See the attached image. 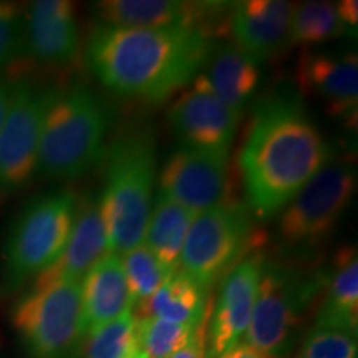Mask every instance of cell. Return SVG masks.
Here are the masks:
<instances>
[{
    "label": "cell",
    "mask_w": 358,
    "mask_h": 358,
    "mask_svg": "<svg viewBox=\"0 0 358 358\" xmlns=\"http://www.w3.org/2000/svg\"><path fill=\"white\" fill-rule=\"evenodd\" d=\"M330 159L332 148L299 92L277 88L254 108L237 156L249 213L275 217Z\"/></svg>",
    "instance_id": "1"
},
{
    "label": "cell",
    "mask_w": 358,
    "mask_h": 358,
    "mask_svg": "<svg viewBox=\"0 0 358 358\" xmlns=\"http://www.w3.org/2000/svg\"><path fill=\"white\" fill-rule=\"evenodd\" d=\"M201 29H123L98 24L87 43L88 69L103 87L133 100L161 103L189 87L211 55Z\"/></svg>",
    "instance_id": "2"
},
{
    "label": "cell",
    "mask_w": 358,
    "mask_h": 358,
    "mask_svg": "<svg viewBox=\"0 0 358 358\" xmlns=\"http://www.w3.org/2000/svg\"><path fill=\"white\" fill-rule=\"evenodd\" d=\"M100 211L111 252L122 254L145 239L153 206L156 143L146 128L124 129L106 146Z\"/></svg>",
    "instance_id": "3"
},
{
    "label": "cell",
    "mask_w": 358,
    "mask_h": 358,
    "mask_svg": "<svg viewBox=\"0 0 358 358\" xmlns=\"http://www.w3.org/2000/svg\"><path fill=\"white\" fill-rule=\"evenodd\" d=\"M110 111L100 95L83 83L57 88L45 116L37 173L53 181H73L101 163L106 151Z\"/></svg>",
    "instance_id": "4"
},
{
    "label": "cell",
    "mask_w": 358,
    "mask_h": 358,
    "mask_svg": "<svg viewBox=\"0 0 358 358\" xmlns=\"http://www.w3.org/2000/svg\"><path fill=\"white\" fill-rule=\"evenodd\" d=\"M329 275L330 268H302L266 257L245 343L267 358H287Z\"/></svg>",
    "instance_id": "5"
},
{
    "label": "cell",
    "mask_w": 358,
    "mask_h": 358,
    "mask_svg": "<svg viewBox=\"0 0 358 358\" xmlns=\"http://www.w3.org/2000/svg\"><path fill=\"white\" fill-rule=\"evenodd\" d=\"M77 196L55 189L35 196L22 206L8 227L2 248V271L8 287H17L62 256L73 227Z\"/></svg>",
    "instance_id": "6"
},
{
    "label": "cell",
    "mask_w": 358,
    "mask_h": 358,
    "mask_svg": "<svg viewBox=\"0 0 358 358\" xmlns=\"http://www.w3.org/2000/svg\"><path fill=\"white\" fill-rule=\"evenodd\" d=\"M357 191V169L335 161L313 176L277 214V243L284 256L306 261L329 243Z\"/></svg>",
    "instance_id": "7"
},
{
    "label": "cell",
    "mask_w": 358,
    "mask_h": 358,
    "mask_svg": "<svg viewBox=\"0 0 358 358\" xmlns=\"http://www.w3.org/2000/svg\"><path fill=\"white\" fill-rule=\"evenodd\" d=\"M256 243L248 206L226 198L196 214L182 245L179 271L209 290L248 256Z\"/></svg>",
    "instance_id": "8"
},
{
    "label": "cell",
    "mask_w": 358,
    "mask_h": 358,
    "mask_svg": "<svg viewBox=\"0 0 358 358\" xmlns=\"http://www.w3.org/2000/svg\"><path fill=\"white\" fill-rule=\"evenodd\" d=\"M80 282L34 284L15 303L12 325L30 358H70L82 342Z\"/></svg>",
    "instance_id": "9"
},
{
    "label": "cell",
    "mask_w": 358,
    "mask_h": 358,
    "mask_svg": "<svg viewBox=\"0 0 358 358\" xmlns=\"http://www.w3.org/2000/svg\"><path fill=\"white\" fill-rule=\"evenodd\" d=\"M57 87L15 80L12 101L0 128V189L17 191L37 173L45 116Z\"/></svg>",
    "instance_id": "10"
},
{
    "label": "cell",
    "mask_w": 358,
    "mask_h": 358,
    "mask_svg": "<svg viewBox=\"0 0 358 358\" xmlns=\"http://www.w3.org/2000/svg\"><path fill=\"white\" fill-rule=\"evenodd\" d=\"M229 153L179 145L159 173V194L199 214L226 199Z\"/></svg>",
    "instance_id": "11"
},
{
    "label": "cell",
    "mask_w": 358,
    "mask_h": 358,
    "mask_svg": "<svg viewBox=\"0 0 358 358\" xmlns=\"http://www.w3.org/2000/svg\"><path fill=\"white\" fill-rule=\"evenodd\" d=\"M231 3L182 0H101L92 10L103 25L123 29H201L216 37L227 27Z\"/></svg>",
    "instance_id": "12"
},
{
    "label": "cell",
    "mask_w": 358,
    "mask_h": 358,
    "mask_svg": "<svg viewBox=\"0 0 358 358\" xmlns=\"http://www.w3.org/2000/svg\"><path fill=\"white\" fill-rule=\"evenodd\" d=\"M241 115L209 87L203 71L173 103L168 122L181 145L229 153Z\"/></svg>",
    "instance_id": "13"
},
{
    "label": "cell",
    "mask_w": 358,
    "mask_h": 358,
    "mask_svg": "<svg viewBox=\"0 0 358 358\" xmlns=\"http://www.w3.org/2000/svg\"><path fill=\"white\" fill-rule=\"evenodd\" d=\"M266 256L261 250L248 254L222 279L216 307L208 319V358L229 350L248 332L261 284Z\"/></svg>",
    "instance_id": "14"
},
{
    "label": "cell",
    "mask_w": 358,
    "mask_h": 358,
    "mask_svg": "<svg viewBox=\"0 0 358 358\" xmlns=\"http://www.w3.org/2000/svg\"><path fill=\"white\" fill-rule=\"evenodd\" d=\"M297 85L303 95L324 103L327 113L357 127L358 58L355 52L334 53L303 48L297 62Z\"/></svg>",
    "instance_id": "15"
},
{
    "label": "cell",
    "mask_w": 358,
    "mask_h": 358,
    "mask_svg": "<svg viewBox=\"0 0 358 358\" xmlns=\"http://www.w3.org/2000/svg\"><path fill=\"white\" fill-rule=\"evenodd\" d=\"M294 6L282 0H244L231 3L227 29L234 45L259 65L289 43Z\"/></svg>",
    "instance_id": "16"
},
{
    "label": "cell",
    "mask_w": 358,
    "mask_h": 358,
    "mask_svg": "<svg viewBox=\"0 0 358 358\" xmlns=\"http://www.w3.org/2000/svg\"><path fill=\"white\" fill-rule=\"evenodd\" d=\"M25 48L37 64L69 65L77 57L80 32L69 0H37L25 13Z\"/></svg>",
    "instance_id": "17"
},
{
    "label": "cell",
    "mask_w": 358,
    "mask_h": 358,
    "mask_svg": "<svg viewBox=\"0 0 358 358\" xmlns=\"http://www.w3.org/2000/svg\"><path fill=\"white\" fill-rule=\"evenodd\" d=\"M106 252H108V243H106L100 201L95 196L87 194L77 201L73 227H71L64 252L53 266L34 280V284L82 282L85 274Z\"/></svg>",
    "instance_id": "18"
},
{
    "label": "cell",
    "mask_w": 358,
    "mask_h": 358,
    "mask_svg": "<svg viewBox=\"0 0 358 358\" xmlns=\"http://www.w3.org/2000/svg\"><path fill=\"white\" fill-rule=\"evenodd\" d=\"M80 332L83 340L103 325L118 319L128 308H133L122 257L108 250L100 261H96L80 282Z\"/></svg>",
    "instance_id": "19"
},
{
    "label": "cell",
    "mask_w": 358,
    "mask_h": 358,
    "mask_svg": "<svg viewBox=\"0 0 358 358\" xmlns=\"http://www.w3.org/2000/svg\"><path fill=\"white\" fill-rule=\"evenodd\" d=\"M203 75L214 93L239 115L261 82L257 62L232 42L214 45Z\"/></svg>",
    "instance_id": "20"
},
{
    "label": "cell",
    "mask_w": 358,
    "mask_h": 358,
    "mask_svg": "<svg viewBox=\"0 0 358 358\" xmlns=\"http://www.w3.org/2000/svg\"><path fill=\"white\" fill-rule=\"evenodd\" d=\"M324 292L315 327L340 330L357 337L358 257L355 248H345L337 254Z\"/></svg>",
    "instance_id": "21"
},
{
    "label": "cell",
    "mask_w": 358,
    "mask_h": 358,
    "mask_svg": "<svg viewBox=\"0 0 358 358\" xmlns=\"http://www.w3.org/2000/svg\"><path fill=\"white\" fill-rule=\"evenodd\" d=\"M208 292L181 271L173 274L156 292L138 303L136 319H161L173 324L198 327L211 312Z\"/></svg>",
    "instance_id": "22"
},
{
    "label": "cell",
    "mask_w": 358,
    "mask_h": 358,
    "mask_svg": "<svg viewBox=\"0 0 358 358\" xmlns=\"http://www.w3.org/2000/svg\"><path fill=\"white\" fill-rule=\"evenodd\" d=\"M194 217V213L163 194H158L151 208L143 244L155 254L169 275L179 271L182 245Z\"/></svg>",
    "instance_id": "23"
},
{
    "label": "cell",
    "mask_w": 358,
    "mask_h": 358,
    "mask_svg": "<svg viewBox=\"0 0 358 358\" xmlns=\"http://www.w3.org/2000/svg\"><path fill=\"white\" fill-rule=\"evenodd\" d=\"M347 27L340 20L337 7L330 2H303L294 7L289 43L312 47L342 37Z\"/></svg>",
    "instance_id": "24"
},
{
    "label": "cell",
    "mask_w": 358,
    "mask_h": 358,
    "mask_svg": "<svg viewBox=\"0 0 358 358\" xmlns=\"http://www.w3.org/2000/svg\"><path fill=\"white\" fill-rule=\"evenodd\" d=\"M120 257L131 303L145 302L171 277L143 243L127 250Z\"/></svg>",
    "instance_id": "25"
},
{
    "label": "cell",
    "mask_w": 358,
    "mask_h": 358,
    "mask_svg": "<svg viewBox=\"0 0 358 358\" xmlns=\"http://www.w3.org/2000/svg\"><path fill=\"white\" fill-rule=\"evenodd\" d=\"M136 350H140L136 317L133 308H128L118 319L90 335L85 358H129Z\"/></svg>",
    "instance_id": "26"
},
{
    "label": "cell",
    "mask_w": 358,
    "mask_h": 358,
    "mask_svg": "<svg viewBox=\"0 0 358 358\" xmlns=\"http://www.w3.org/2000/svg\"><path fill=\"white\" fill-rule=\"evenodd\" d=\"M138 345L146 358H169L189 340L192 327L161 319H136Z\"/></svg>",
    "instance_id": "27"
},
{
    "label": "cell",
    "mask_w": 358,
    "mask_h": 358,
    "mask_svg": "<svg viewBox=\"0 0 358 358\" xmlns=\"http://www.w3.org/2000/svg\"><path fill=\"white\" fill-rule=\"evenodd\" d=\"M297 358H357V337L340 330L313 327Z\"/></svg>",
    "instance_id": "28"
},
{
    "label": "cell",
    "mask_w": 358,
    "mask_h": 358,
    "mask_svg": "<svg viewBox=\"0 0 358 358\" xmlns=\"http://www.w3.org/2000/svg\"><path fill=\"white\" fill-rule=\"evenodd\" d=\"M25 48V13L13 2L0 0V71Z\"/></svg>",
    "instance_id": "29"
},
{
    "label": "cell",
    "mask_w": 358,
    "mask_h": 358,
    "mask_svg": "<svg viewBox=\"0 0 358 358\" xmlns=\"http://www.w3.org/2000/svg\"><path fill=\"white\" fill-rule=\"evenodd\" d=\"M169 358H208V319L192 330L186 345Z\"/></svg>",
    "instance_id": "30"
},
{
    "label": "cell",
    "mask_w": 358,
    "mask_h": 358,
    "mask_svg": "<svg viewBox=\"0 0 358 358\" xmlns=\"http://www.w3.org/2000/svg\"><path fill=\"white\" fill-rule=\"evenodd\" d=\"M337 7L340 20L343 22V25L347 29H355L358 24V2L357 0H342V2L335 3Z\"/></svg>",
    "instance_id": "31"
},
{
    "label": "cell",
    "mask_w": 358,
    "mask_h": 358,
    "mask_svg": "<svg viewBox=\"0 0 358 358\" xmlns=\"http://www.w3.org/2000/svg\"><path fill=\"white\" fill-rule=\"evenodd\" d=\"M13 83H15V80L6 77V75H0V128H2L8 106H10Z\"/></svg>",
    "instance_id": "32"
},
{
    "label": "cell",
    "mask_w": 358,
    "mask_h": 358,
    "mask_svg": "<svg viewBox=\"0 0 358 358\" xmlns=\"http://www.w3.org/2000/svg\"><path fill=\"white\" fill-rule=\"evenodd\" d=\"M216 358H267V357L262 355L261 352H257L256 348L248 345L245 342H239L237 345L221 353V355Z\"/></svg>",
    "instance_id": "33"
},
{
    "label": "cell",
    "mask_w": 358,
    "mask_h": 358,
    "mask_svg": "<svg viewBox=\"0 0 358 358\" xmlns=\"http://www.w3.org/2000/svg\"><path fill=\"white\" fill-rule=\"evenodd\" d=\"M129 358H146V355H145V353H143L141 350H136Z\"/></svg>",
    "instance_id": "34"
}]
</instances>
